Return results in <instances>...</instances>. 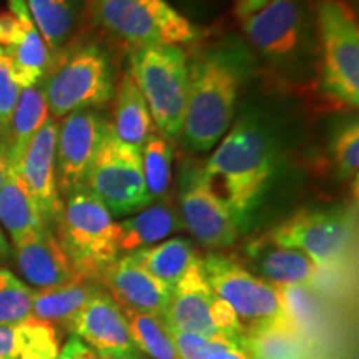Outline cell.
Here are the masks:
<instances>
[{"label": "cell", "mask_w": 359, "mask_h": 359, "mask_svg": "<svg viewBox=\"0 0 359 359\" xmlns=\"http://www.w3.org/2000/svg\"><path fill=\"white\" fill-rule=\"evenodd\" d=\"M280 156L271 133L258 118H241L201 167L210 190L230 208L241 230L259 208L275 178Z\"/></svg>", "instance_id": "obj_1"}, {"label": "cell", "mask_w": 359, "mask_h": 359, "mask_svg": "<svg viewBox=\"0 0 359 359\" xmlns=\"http://www.w3.org/2000/svg\"><path fill=\"white\" fill-rule=\"evenodd\" d=\"M246 65V53L238 45H218L191 62L180 133L188 150H212L230 130Z\"/></svg>", "instance_id": "obj_2"}, {"label": "cell", "mask_w": 359, "mask_h": 359, "mask_svg": "<svg viewBox=\"0 0 359 359\" xmlns=\"http://www.w3.org/2000/svg\"><path fill=\"white\" fill-rule=\"evenodd\" d=\"M57 228L75 275L100 285L105 269L120 257L116 223L107 206L87 187L70 191Z\"/></svg>", "instance_id": "obj_3"}, {"label": "cell", "mask_w": 359, "mask_h": 359, "mask_svg": "<svg viewBox=\"0 0 359 359\" xmlns=\"http://www.w3.org/2000/svg\"><path fill=\"white\" fill-rule=\"evenodd\" d=\"M130 75L163 137L177 140L185 116L190 65L180 45H148L130 50Z\"/></svg>", "instance_id": "obj_4"}, {"label": "cell", "mask_w": 359, "mask_h": 359, "mask_svg": "<svg viewBox=\"0 0 359 359\" xmlns=\"http://www.w3.org/2000/svg\"><path fill=\"white\" fill-rule=\"evenodd\" d=\"M320 47V88L336 105H359V29L353 8L344 0H320L316 6Z\"/></svg>", "instance_id": "obj_5"}, {"label": "cell", "mask_w": 359, "mask_h": 359, "mask_svg": "<svg viewBox=\"0 0 359 359\" xmlns=\"http://www.w3.org/2000/svg\"><path fill=\"white\" fill-rule=\"evenodd\" d=\"M92 19L130 47L188 45L205 39L206 30L193 24L167 0H90Z\"/></svg>", "instance_id": "obj_6"}, {"label": "cell", "mask_w": 359, "mask_h": 359, "mask_svg": "<svg viewBox=\"0 0 359 359\" xmlns=\"http://www.w3.org/2000/svg\"><path fill=\"white\" fill-rule=\"evenodd\" d=\"M52 118L105 107L115 95L110 58L98 45H82L50 65L40 82Z\"/></svg>", "instance_id": "obj_7"}, {"label": "cell", "mask_w": 359, "mask_h": 359, "mask_svg": "<svg viewBox=\"0 0 359 359\" xmlns=\"http://www.w3.org/2000/svg\"><path fill=\"white\" fill-rule=\"evenodd\" d=\"M206 281L218 298L230 304L246 336L271 326H290L278 290L223 253L201 258ZM291 327V326H290Z\"/></svg>", "instance_id": "obj_8"}, {"label": "cell", "mask_w": 359, "mask_h": 359, "mask_svg": "<svg viewBox=\"0 0 359 359\" xmlns=\"http://www.w3.org/2000/svg\"><path fill=\"white\" fill-rule=\"evenodd\" d=\"M278 245L308 255L325 269L339 268L349 258L356 236V219L349 206L303 208L268 231Z\"/></svg>", "instance_id": "obj_9"}, {"label": "cell", "mask_w": 359, "mask_h": 359, "mask_svg": "<svg viewBox=\"0 0 359 359\" xmlns=\"http://www.w3.org/2000/svg\"><path fill=\"white\" fill-rule=\"evenodd\" d=\"M87 188L107 206L111 217H127L151 205L140 150L120 142L111 125L90 170Z\"/></svg>", "instance_id": "obj_10"}, {"label": "cell", "mask_w": 359, "mask_h": 359, "mask_svg": "<svg viewBox=\"0 0 359 359\" xmlns=\"http://www.w3.org/2000/svg\"><path fill=\"white\" fill-rule=\"evenodd\" d=\"M178 206L183 228L206 248H228L243 231L230 208L210 190L196 163H187L180 175Z\"/></svg>", "instance_id": "obj_11"}, {"label": "cell", "mask_w": 359, "mask_h": 359, "mask_svg": "<svg viewBox=\"0 0 359 359\" xmlns=\"http://www.w3.org/2000/svg\"><path fill=\"white\" fill-rule=\"evenodd\" d=\"M241 20L250 43L271 64H290L306 45L308 13L302 0H268Z\"/></svg>", "instance_id": "obj_12"}, {"label": "cell", "mask_w": 359, "mask_h": 359, "mask_svg": "<svg viewBox=\"0 0 359 359\" xmlns=\"http://www.w3.org/2000/svg\"><path fill=\"white\" fill-rule=\"evenodd\" d=\"M110 123L95 110L75 111L62 118L57 132L55 170L58 191H70L87 187L93 167Z\"/></svg>", "instance_id": "obj_13"}, {"label": "cell", "mask_w": 359, "mask_h": 359, "mask_svg": "<svg viewBox=\"0 0 359 359\" xmlns=\"http://www.w3.org/2000/svg\"><path fill=\"white\" fill-rule=\"evenodd\" d=\"M58 125L55 118L48 116L43 127L39 130L35 138L27 148L17 172L34 196L40 213L48 224H57L64 201L57 183L55 170V145Z\"/></svg>", "instance_id": "obj_14"}, {"label": "cell", "mask_w": 359, "mask_h": 359, "mask_svg": "<svg viewBox=\"0 0 359 359\" xmlns=\"http://www.w3.org/2000/svg\"><path fill=\"white\" fill-rule=\"evenodd\" d=\"M65 327L97 354L138 351L130 338L123 311L103 290L98 291Z\"/></svg>", "instance_id": "obj_15"}, {"label": "cell", "mask_w": 359, "mask_h": 359, "mask_svg": "<svg viewBox=\"0 0 359 359\" xmlns=\"http://www.w3.org/2000/svg\"><path fill=\"white\" fill-rule=\"evenodd\" d=\"M100 285L120 308L163 316L172 288L147 271L132 255L118 257L100 278Z\"/></svg>", "instance_id": "obj_16"}, {"label": "cell", "mask_w": 359, "mask_h": 359, "mask_svg": "<svg viewBox=\"0 0 359 359\" xmlns=\"http://www.w3.org/2000/svg\"><path fill=\"white\" fill-rule=\"evenodd\" d=\"M213 296L201 266V258L196 257L172 288L163 318L175 330L203 338H223L212 321Z\"/></svg>", "instance_id": "obj_17"}, {"label": "cell", "mask_w": 359, "mask_h": 359, "mask_svg": "<svg viewBox=\"0 0 359 359\" xmlns=\"http://www.w3.org/2000/svg\"><path fill=\"white\" fill-rule=\"evenodd\" d=\"M0 47L11 60L20 88L42 82L50 67V52L32 19H19L12 12L0 13Z\"/></svg>", "instance_id": "obj_18"}, {"label": "cell", "mask_w": 359, "mask_h": 359, "mask_svg": "<svg viewBox=\"0 0 359 359\" xmlns=\"http://www.w3.org/2000/svg\"><path fill=\"white\" fill-rule=\"evenodd\" d=\"M245 253L255 269L273 286H313L321 281L323 269L303 251L278 245L268 233L246 245Z\"/></svg>", "instance_id": "obj_19"}, {"label": "cell", "mask_w": 359, "mask_h": 359, "mask_svg": "<svg viewBox=\"0 0 359 359\" xmlns=\"http://www.w3.org/2000/svg\"><path fill=\"white\" fill-rule=\"evenodd\" d=\"M13 246L22 276L37 290L52 288L79 278L60 240L48 224Z\"/></svg>", "instance_id": "obj_20"}, {"label": "cell", "mask_w": 359, "mask_h": 359, "mask_svg": "<svg viewBox=\"0 0 359 359\" xmlns=\"http://www.w3.org/2000/svg\"><path fill=\"white\" fill-rule=\"evenodd\" d=\"M178 210L167 198L155 201L147 208L116 223L120 253H133L142 248L154 246L165 238L182 230Z\"/></svg>", "instance_id": "obj_21"}, {"label": "cell", "mask_w": 359, "mask_h": 359, "mask_svg": "<svg viewBox=\"0 0 359 359\" xmlns=\"http://www.w3.org/2000/svg\"><path fill=\"white\" fill-rule=\"evenodd\" d=\"M0 224L7 230L13 245L48 224L19 172L11 167L6 183L0 188Z\"/></svg>", "instance_id": "obj_22"}, {"label": "cell", "mask_w": 359, "mask_h": 359, "mask_svg": "<svg viewBox=\"0 0 359 359\" xmlns=\"http://www.w3.org/2000/svg\"><path fill=\"white\" fill-rule=\"evenodd\" d=\"M50 111L45 98L42 85L22 88L19 102L13 110L11 128H8L6 155L8 158V167L17 170L27 148L39 133V130L47 122Z\"/></svg>", "instance_id": "obj_23"}, {"label": "cell", "mask_w": 359, "mask_h": 359, "mask_svg": "<svg viewBox=\"0 0 359 359\" xmlns=\"http://www.w3.org/2000/svg\"><path fill=\"white\" fill-rule=\"evenodd\" d=\"M151 128L154 120L145 98L133 82L132 75L125 74L118 87L115 88V114L111 130L120 142L140 150L147 138L154 133Z\"/></svg>", "instance_id": "obj_24"}, {"label": "cell", "mask_w": 359, "mask_h": 359, "mask_svg": "<svg viewBox=\"0 0 359 359\" xmlns=\"http://www.w3.org/2000/svg\"><path fill=\"white\" fill-rule=\"evenodd\" d=\"M97 281L74 278V280L52 286V288L35 290L32 318L47 323H60L67 326L72 318L100 291Z\"/></svg>", "instance_id": "obj_25"}, {"label": "cell", "mask_w": 359, "mask_h": 359, "mask_svg": "<svg viewBox=\"0 0 359 359\" xmlns=\"http://www.w3.org/2000/svg\"><path fill=\"white\" fill-rule=\"evenodd\" d=\"M132 257L161 283L173 288L188 266L196 258L191 241L185 238H172L154 246L133 251Z\"/></svg>", "instance_id": "obj_26"}, {"label": "cell", "mask_w": 359, "mask_h": 359, "mask_svg": "<svg viewBox=\"0 0 359 359\" xmlns=\"http://www.w3.org/2000/svg\"><path fill=\"white\" fill-rule=\"evenodd\" d=\"M27 7L48 52L60 50L75 27L77 0H27Z\"/></svg>", "instance_id": "obj_27"}, {"label": "cell", "mask_w": 359, "mask_h": 359, "mask_svg": "<svg viewBox=\"0 0 359 359\" xmlns=\"http://www.w3.org/2000/svg\"><path fill=\"white\" fill-rule=\"evenodd\" d=\"M127 320L130 338L135 348L150 359H180L170 325L160 314L120 308Z\"/></svg>", "instance_id": "obj_28"}, {"label": "cell", "mask_w": 359, "mask_h": 359, "mask_svg": "<svg viewBox=\"0 0 359 359\" xmlns=\"http://www.w3.org/2000/svg\"><path fill=\"white\" fill-rule=\"evenodd\" d=\"M290 326L303 339L323 323V302L313 286H275Z\"/></svg>", "instance_id": "obj_29"}, {"label": "cell", "mask_w": 359, "mask_h": 359, "mask_svg": "<svg viewBox=\"0 0 359 359\" xmlns=\"http://www.w3.org/2000/svg\"><path fill=\"white\" fill-rule=\"evenodd\" d=\"M142 172L151 203L163 200L172 183V143L160 132L151 133L140 148Z\"/></svg>", "instance_id": "obj_30"}, {"label": "cell", "mask_w": 359, "mask_h": 359, "mask_svg": "<svg viewBox=\"0 0 359 359\" xmlns=\"http://www.w3.org/2000/svg\"><path fill=\"white\" fill-rule=\"evenodd\" d=\"M170 330L180 359H253L246 338H203L172 326Z\"/></svg>", "instance_id": "obj_31"}, {"label": "cell", "mask_w": 359, "mask_h": 359, "mask_svg": "<svg viewBox=\"0 0 359 359\" xmlns=\"http://www.w3.org/2000/svg\"><path fill=\"white\" fill-rule=\"evenodd\" d=\"M246 341L253 359H309L308 344L290 326L266 327Z\"/></svg>", "instance_id": "obj_32"}, {"label": "cell", "mask_w": 359, "mask_h": 359, "mask_svg": "<svg viewBox=\"0 0 359 359\" xmlns=\"http://www.w3.org/2000/svg\"><path fill=\"white\" fill-rule=\"evenodd\" d=\"M34 291L11 269L0 268V325H19L32 318Z\"/></svg>", "instance_id": "obj_33"}, {"label": "cell", "mask_w": 359, "mask_h": 359, "mask_svg": "<svg viewBox=\"0 0 359 359\" xmlns=\"http://www.w3.org/2000/svg\"><path fill=\"white\" fill-rule=\"evenodd\" d=\"M331 156L341 180H353L359 170V127L358 120L341 125L331 140Z\"/></svg>", "instance_id": "obj_34"}, {"label": "cell", "mask_w": 359, "mask_h": 359, "mask_svg": "<svg viewBox=\"0 0 359 359\" xmlns=\"http://www.w3.org/2000/svg\"><path fill=\"white\" fill-rule=\"evenodd\" d=\"M24 351L20 359H55L58 349L57 330L52 323L29 318L24 321Z\"/></svg>", "instance_id": "obj_35"}, {"label": "cell", "mask_w": 359, "mask_h": 359, "mask_svg": "<svg viewBox=\"0 0 359 359\" xmlns=\"http://www.w3.org/2000/svg\"><path fill=\"white\" fill-rule=\"evenodd\" d=\"M22 88L15 82L13 70L7 53L0 47V148L6 151L8 128H11L12 115L19 102Z\"/></svg>", "instance_id": "obj_36"}, {"label": "cell", "mask_w": 359, "mask_h": 359, "mask_svg": "<svg viewBox=\"0 0 359 359\" xmlns=\"http://www.w3.org/2000/svg\"><path fill=\"white\" fill-rule=\"evenodd\" d=\"M24 321L0 325V359H20L24 351Z\"/></svg>", "instance_id": "obj_37"}, {"label": "cell", "mask_w": 359, "mask_h": 359, "mask_svg": "<svg viewBox=\"0 0 359 359\" xmlns=\"http://www.w3.org/2000/svg\"><path fill=\"white\" fill-rule=\"evenodd\" d=\"M97 356L98 354L92 348H88L82 339L72 336L64 344V348L58 351L55 359H97Z\"/></svg>", "instance_id": "obj_38"}, {"label": "cell", "mask_w": 359, "mask_h": 359, "mask_svg": "<svg viewBox=\"0 0 359 359\" xmlns=\"http://www.w3.org/2000/svg\"><path fill=\"white\" fill-rule=\"evenodd\" d=\"M266 2L268 0H238L236 12L240 15V19H243V17L250 15V13L259 11Z\"/></svg>", "instance_id": "obj_39"}, {"label": "cell", "mask_w": 359, "mask_h": 359, "mask_svg": "<svg viewBox=\"0 0 359 359\" xmlns=\"http://www.w3.org/2000/svg\"><path fill=\"white\" fill-rule=\"evenodd\" d=\"M8 8L13 15L19 19H30L29 7H27V0H8Z\"/></svg>", "instance_id": "obj_40"}, {"label": "cell", "mask_w": 359, "mask_h": 359, "mask_svg": "<svg viewBox=\"0 0 359 359\" xmlns=\"http://www.w3.org/2000/svg\"><path fill=\"white\" fill-rule=\"evenodd\" d=\"M97 359H145L140 351L118 353V354H98Z\"/></svg>", "instance_id": "obj_41"}, {"label": "cell", "mask_w": 359, "mask_h": 359, "mask_svg": "<svg viewBox=\"0 0 359 359\" xmlns=\"http://www.w3.org/2000/svg\"><path fill=\"white\" fill-rule=\"evenodd\" d=\"M7 173H8V158H7L6 151L0 148V188H2L4 183H6Z\"/></svg>", "instance_id": "obj_42"}, {"label": "cell", "mask_w": 359, "mask_h": 359, "mask_svg": "<svg viewBox=\"0 0 359 359\" xmlns=\"http://www.w3.org/2000/svg\"><path fill=\"white\" fill-rule=\"evenodd\" d=\"M7 255H8V243H7L6 236H4L2 230H0V258L7 257Z\"/></svg>", "instance_id": "obj_43"}, {"label": "cell", "mask_w": 359, "mask_h": 359, "mask_svg": "<svg viewBox=\"0 0 359 359\" xmlns=\"http://www.w3.org/2000/svg\"><path fill=\"white\" fill-rule=\"evenodd\" d=\"M145 359H147V358H145Z\"/></svg>", "instance_id": "obj_44"}]
</instances>
